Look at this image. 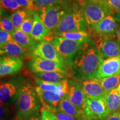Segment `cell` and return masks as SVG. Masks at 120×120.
Wrapping results in <instances>:
<instances>
[{
	"label": "cell",
	"instance_id": "1",
	"mask_svg": "<svg viewBox=\"0 0 120 120\" xmlns=\"http://www.w3.org/2000/svg\"><path fill=\"white\" fill-rule=\"evenodd\" d=\"M103 60L94 41L85 43L75 57L70 68L72 77L79 82L94 79Z\"/></svg>",
	"mask_w": 120,
	"mask_h": 120
},
{
	"label": "cell",
	"instance_id": "2",
	"mask_svg": "<svg viewBox=\"0 0 120 120\" xmlns=\"http://www.w3.org/2000/svg\"><path fill=\"white\" fill-rule=\"evenodd\" d=\"M35 87L29 81L25 80L21 87L15 103V114L19 120L38 112L41 107Z\"/></svg>",
	"mask_w": 120,
	"mask_h": 120
},
{
	"label": "cell",
	"instance_id": "3",
	"mask_svg": "<svg viewBox=\"0 0 120 120\" xmlns=\"http://www.w3.org/2000/svg\"><path fill=\"white\" fill-rule=\"evenodd\" d=\"M80 8L89 29L105 17L115 12L105 2L83 0L79 2Z\"/></svg>",
	"mask_w": 120,
	"mask_h": 120
},
{
	"label": "cell",
	"instance_id": "4",
	"mask_svg": "<svg viewBox=\"0 0 120 120\" xmlns=\"http://www.w3.org/2000/svg\"><path fill=\"white\" fill-rule=\"evenodd\" d=\"M89 31V28L79 9H70L60 21L53 32Z\"/></svg>",
	"mask_w": 120,
	"mask_h": 120
},
{
	"label": "cell",
	"instance_id": "5",
	"mask_svg": "<svg viewBox=\"0 0 120 120\" xmlns=\"http://www.w3.org/2000/svg\"><path fill=\"white\" fill-rule=\"evenodd\" d=\"M70 8L66 4L62 1L56 4L41 7L38 13L46 27L51 31H53Z\"/></svg>",
	"mask_w": 120,
	"mask_h": 120
},
{
	"label": "cell",
	"instance_id": "6",
	"mask_svg": "<svg viewBox=\"0 0 120 120\" xmlns=\"http://www.w3.org/2000/svg\"><path fill=\"white\" fill-rule=\"evenodd\" d=\"M51 43L56 48L64 62L71 68L73 60L83 44L86 42L73 41L62 37H54Z\"/></svg>",
	"mask_w": 120,
	"mask_h": 120
},
{
	"label": "cell",
	"instance_id": "7",
	"mask_svg": "<svg viewBox=\"0 0 120 120\" xmlns=\"http://www.w3.org/2000/svg\"><path fill=\"white\" fill-rule=\"evenodd\" d=\"M28 67L32 72H57L66 75L69 77H72L70 67L65 63L61 61L34 57L30 60Z\"/></svg>",
	"mask_w": 120,
	"mask_h": 120
},
{
	"label": "cell",
	"instance_id": "8",
	"mask_svg": "<svg viewBox=\"0 0 120 120\" xmlns=\"http://www.w3.org/2000/svg\"><path fill=\"white\" fill-rule=\"evenodd\" d=\"M120 19V13L114 12L90 28L89 32L91 35L95 37L116 36Z\"/></svg>",
	"mask_w": 120,
	"mask_h": 120
},
{
	"label": "cell",
	"instance_id": "9",
	"mask_svg": "<svg viewBox=\"0 0 120 120\" xmlns=\"http://www.w3.org/2000/svg\"><path fill=\"white\" fill-rule=\"evenodd\" d=\"M26 79L22 76H16L1 83L0 101L2 105H13L15 103L21 87Z\"/></svg>",
	"mask_w": 120,
	"mask_h": 120
},
{
	"label": "cell",
	"instance_id": "10",
	"mask_svg": "<svg viewBox=\"0 0 120 120\" xmlns=\"http://www.w3.org/2000/svg\"><path fill=\"white\" fill-rule=\"evenodd\" d=\"M94 41L99 54L104 60L120 56V40L117 36L95 37Z\"/></svg>",
	"mask_w": 120,
	"mask_h": 120
},
{
	"label": "cell",
	"instance_id": "11",
	"mask_svg": "<svg viewBox=\"0 0 120 120\" xmlns=\"http://www.w3.org/2000/svg\"><path fill=\"white\" fill-rule=\"evenodd\" d=\"M29 53L31 58L38 57L46 60L64 62L51 42L44 39L36 42L32 45L29 49Z\"/></svg>",
	"mask_w": 120,
	"mask_h": 120
},
{
	"label": "cell",
	"instance_id": "12",
	"mask_svg": "<svg viewBox=\"0 0 120 120\" xmlns=\"http://www.w3.org/2000/svg\"><path fill=\"white\" fill-rule=\"evenodd\" d=\"M82 114L90 118L102 120L109 115L106 97L100 98H87Z\"/></svg>",
	"mask_w": 120,
	"mask_h": 120
},
{
	"label": "cell",
	"instance_id": "13",
	"mask_svg": "<svg viewBox=\"0 0 120 120\" xmlns=\"http://www.w3.org/2000/svg\"><path fill=\"white\" fill-rule=\"evenodd\" d=\"M68 85L67 96L77 110L82 113L87 97L83 91L82 82L70 79L68 80Z\"/></svg>",
	"mask_w": 120,
	"mask_h": 120
},
{
	"label": "cell",
	"instance_id": "14",
	"mask_svg": "<svg viewBox=\"0 0 120 120\" xmlns=\"http://www.w3.org/2000/svg\"><path fill=\"white\" fill-rule=\"evenodd\" d=\"M35 88L43 109L52 112L57 110L62 96L53 91L42 90L37 86Z\"/></svg>",
	"mask_w": 120,
	"mask_h": 120
},
{
	"label": "cell",
	"instance_id": "15",
	"mask_svg": "<svg viewBox=\"0 0 120 120\" xmlns=\"http://www.w3.org/2000/svg\"><path fill=\"white\" fill-rule=\"evenodd\" d=\"M22 59L8 56H1L0 59V76L1 77L17 73L23 67Z\"/></svg>",
	"mask_w": 120,
	"mask_h": 120
},
{
	"label": "cell",
	"instance_id": "16",
	"mask_svg": "<svg viewBox=\"0 0 120 120\" xmlns=\"http://www.w3.org/2000/svg\"><path fill=\"white\" fill-rule=\"evenodd\" d=\"M118 75H120V56L103 60L95 78L102 79Z\"/></svg>",
	"mask_w": 120,
	"mask_h": 120
},
{
	"label": "cell",
	"instance_id": "17",
	"mask_svg": "<svg viewBox=\"0 0 120 120\" xmlns=\"http://www.w3.org/2000/svg\"><path fill=\"white\" fill-rule=\"evenodd\" d=\"M82 87L87 98L106 97L107 93L103 89L97 78L82 81Z\"/></svg>",
	"mask_w": 120,
	"mask_h": 120
},
{
	"label": "cell",
	"instance_id": "18",
	"mask_svg": "<svg viewBox=\"0 0 120 120\" xmlns=\"http://www.w3.org/2000/svg\"><path fill=\"white\" fill-rule=\"evenodd\" d=\"M1 56H8L20 59H26L30 57L29 49L22 47L14 40L9 42L1 47Z\"/></svg>",
	"mask_w": 120,
	"mask_h": 120
},
{
	"label": "cell",
	"instance_id": "19",
	"mask_svg": "<svg viewBox=\"0 0 120 120\" xmlns=\"http://www.w3.org/2000/svg\"><path fill=\"white\" fill-rule=\"evenodd\" d=\"M34 80L37 86L42 90L56 92L62 96L66 95L68 92V79L58 82L45 81L37 78H34Z\"/></svg>",
	"mask_w": 120,
	"mask_h": 120
},
{
	"label": "cell",
	"instance_id": "20",
	"mask_svg": "<svg viewBox=\"0 0 120 120\" xmlns=\"http://www.w3.org/2000/svg\"><path fill=\"white\" fill-rule=\"evenodd\" d=\"M50 32V30L45 26L38 12L36 11L34 13V25L30 36L34 41L37 42L45 39V37L49 35Z\"/></svg>",
	"mask_w": 120,
	"mask_h": 120
},
{
	"label": "cell",
	"instance_id": "21",
	"mask_svg": "<svg viewBox=\"0 0 120 120\" xmlns=\"http://www.w3.org/2000/svg\"><path fill=\"white\" fill-rule=\"evenodd\" d=\"M53 35L55 37H62L73 41L81 42H89L92 41L91 35L89 31H76V32H53Z\"/></svg>",
	"mask_w": 120,
	"mask_h": 120
},
{
	"label": "cell",
	"instance_id": "22",
	"mask_svg": "<svg viewBox=\"0 0 120 120\" xmlns=\"http://www.w3.org/2000/svg\"><path fill=\"white\" fill-rule=\"evenodd\" d=\"M106 101L109 115L120 109V94L117 87L107 93Z\"/></svg>",
	"mask_w": 120,
	"mask_h": 120
},
{
	"label": "cell",
	"instance_id": "23",
	"mask_svg": "<svg viewBox=\"0 0 120 120\" xmlns=\"http://www.w3.org/2000/svg\"><path fill=\"white\" fill-rule=\"evenodd\" d=\"M34 78H37L42 81L52 82H58L68 80V77L63 73L57 72H32Z\"/></svg>",
	"mask_w": 120,
	"mask_h": 120
},
{
	"label": "cell",
	"instance_id": "24",
	"mask_svg": "<svg viewBox=\"0 0 120 120\" xmlns=\"http://www.w3.org/2000/svg\"><path fill=\"white\" fill-rule=\"evenodd\" d=\"M57 110L68 114L76 119L79 118L82 115L81 112L79 111L70 101L67 95L62 96Z\"/></svg>",
	"mask_w": 120,
	"mask_h": 120
},
{
	"label": "cell",
	"instance_id": "25",
	"mask_svg": "<svg viewBox=\"0 0 120 120\" xmlns=\"http://www.w3.org/2000/svg\"><path fill=\"white\" fill-rule=\"evenodd\" d=\"M12 36L15 41L26 49H29L36 42L31 36L23 32L19 28L15 30L12 34Z\"/></svg>",
	"mask_w": 120,
	"mask_h": 120
},
{
	"label": "cell",
	"instance_id": "26",
	"mask_svg": "<svg viewBox=\"0 0 120 120\" xmlns=\"http://www.w3.org/2000/svg\"><path fill=\"white\" fill-rule=\"evenodd\" d=\"M97 79L103 89L107 92L117 87L120 83V75Z\"/></svg>",
	"mask_w": 120,
	"mask_h": 120
},
{
	"label": "cell",
	"instance_id": "27",
	"mask_svg": "<svg viewBox=\"0 0 120 120\" xmlns=\"http://www.w3.org/2000/svg\"><path fill=\"white\" fill-rule=\"evenodd\" d=\"M0 28L11 34H13L16 30L11 19V15H9L8 11L2 9H1Z\"/></svg>",
	"mask_w": 120,
	"mask_h": 120
},
{
	"label": "cell",
	"instance_id": "28",
	"mask_svg": "<svg viewBox=\"0 0 120 120\" xmlns=\"http://www.w3.org/2000/svg\"><path fill=\"white\" fill-rule=\"evenodd\" d=\"M31 11L32 10L21 8L11 13V19L12 21L15 29H17L20 27L21 25L25 20V19L27 17Z\"/></svg>",
	"mask_w": 120,
	"mask_h": 120
},
{
	"label": "cell",
	"instance_id": "29",
	"mask_svg": "<svg viewBox=\"0 0 120 120\" xmlns=\"http://www.w3.org/2000/svg\"><path fill=\"white\" fill-rule=\"evenodd\" d=\"M36 11H31L19 28L26 34L30 35L34 23V13Z\"/></svg>",
	"mask_w": 120,
	"mask_h": 120
},
{
	"label": "cell",
	"instance_id": "30",
	"mask_svg": "<svg viewBox=\"0 0 120 120\" xmlns=\"http://www.w3.org/2000/svg\"><path fill=\"white\" fill-rule=\"evenodd\" d=\"M0 6L1 9L11 13L22 8L16 0H0Z\"/></svg>",
	"mask_w": 120,
	"mask_h": 120
},
{
	"label": "cell",
	"instance_id": "31",
	"mask_svg": "<svg viewBox=\"0 0 120 120\" xmlns=\"http://www.w3.org/2000/svg\"><path fill=\"white\" fill-rule=\"evenodd\" d=\"M16 1L22 8L34 11H38L40 9L34 4V2L32 0H16Z\"/></svg>",
	"mask_w": 120,
	"mask_h": 120
},
{
	"label": "cell",
	"instance_id": "32",
	"mask_svg": "<svg viewBox=\"0 0 120 120\" xmlns=\"http://www.w3.org/2000/svg\"><path fill=\"white\" fill-rule=\"evenodd\" d=\"M12 105H2L1 104L0 111H1V120H8L10 115H12Z\"/></svg>",
	"mask_w": 120,
	"mask_h": 120
},
{
	"label": "cell",
	"instance_id": "33",
	"mask_svg": "<svg viewBox=\"0 0 120 120\" xmlns=\"http://www.w3.org/2000/svg\"><path fill=\"white\" fill-rule=\"evenodd\" d=\"M12 40H13L12 34L3 30H0V47Z\"/></svg>",
	"mask_w": 120,
	"mask_h": 120
},
{
	"label": "cell",
	"instance_id": "34",
	"mask_svg": "<svg viewBox=\"0 0 120 120\" xmlns=\"http://www.w3.org/2000/svg\"><path fill=\"white\" fill-rule=\"evenodd\" d=\"M62 0H34V4L39 8L60 2Z\"/></svg>",
	"mask_w": 120,
	"mask_h": 120
},
{
	"label": "cell",
	"instance_id": "35",
	"mask_svg": "<svg viewBox=\"0 0 120 120\" xmlns=\"http://www.w3.org/2000/svg\"><path fill=\"white\" fill-rule=\"evenodd\" d=\"M41 120H58L53 112L43 108L41 111Z\"/></svg>",
	"mask_w": 120,
	"mask_h": 120
},
{
	"label": "cell",
	"instance_id": "36",
	"mask_svg": "<svg viewBox=\"0 0 120 120\" xmlns=\"http://www.w3.org/2000/svg\"><path fill=\"white\" fill-rule=\"evenodd\" d=\"M106 3L115 12L120 14V0H106Z\"/></svg>",
	"mask_w": 120,
	"mask_h": 120
},
{
	"label": "cell",
	"instance_id": "37",
	"mask_svg": "<svg viewBox=\"0 0 120 120\" xmlns=\"http://www.w3.org/2000/svg\"><path fill=\"white\" fill-rule=\"evenodd\" d=\"M53 113L55 114L58 120H76L73 117L60 111L56 110L53 111Z\"/></svg>",
	"mask_w": 120,
	"mask_h": 120
},
{
	"label": "cell",
	"instance_id": "38",
	"mask_svg": "<svg viewBox=\"0 0 120 120\" xmlns=\"http://www.w3.org/2000/svg\"><path fill=\"white\" fill-rule=\"evenodd\" d=\"M103 120H120V109L116 112L109 114Z\"/></svg>",
	"mask_w": 120,
	"mask_h": 120
},
{
	"label": "cell",
	"instance_id": "39",
	"mask_svg": "<svg viewBox=\"0 0 120 120\" xmlns=\"http://www.w3.org/2000/svg\"><path fill=\"white\" fill-rule=\"evenodd\" d=\"M22 120H41V113H40L39 111L35 112Z\"/></svg>",
	"mask_w": 120,
	"mask_h": 120
},
{
	"label": "cell",
	"instance_id": "40",
	"mask_svg": "<svg viewBox=\"0 0 120 120\" xmlns=\"http://www.w3.org/2000/svg\"><path fill=\"white\" fill-rule=\"evenodd\" d=\"M76 120H94V119H92V118H90L89 117H88L85 116V115L82 114L81 116L79 117V118L76 119Z\"/></svg>",
	"mask_w": 120,
	"mask_h": 120
},
{
	"label": "cell",
	"instance_id": "41",
	"mask_svg": "<svg viewBox=\"0 0 120 120\" xmlns=\"http://www.w3.org/2000/svg\"><path fill=\"white\" fill-rule=\"evenodd\" d=\"M117 35L118 37L120 40V19L118 23L117 29Z\"/></svg>",
	"mask_w": 120,
	"mask_h": 120
},
{
	"label": "cell",
	"instance_id": "42",
	"mask_svg": "<svg viewBox=\"0 0 120 120\" xmlns=\"http://www.w3.org/2000/svg\"><path fill=\"white\" fill-rule=\"evenodd\" d=\"M91 1H95V2H103L106 3V0H91Z\"/></svg>",
	"mask_w": 120,
	"mask_h": 120
},
{
	"label": "cell",
	"instance_id": "43",
	"mask_svg": "<svg viewBox=\"0 0 120 120\" xmlns=\"http://www.w3.org/2000/svg\"><path fill=\"white\" fill-rule=\"evenodd\" d=\"M117 89H118V92H119V93L120 94V83L118 85V86L117 87Z\"/></svg>",
	"mask_w": 120,
	"mask_h": 120
},
{
	"label": "cell",
	"instance_id": "44",
	"mask_svg": "<svg viewBox=\"0 0 120 120\" xmlns=\"http://www.w3.org/2000/svg\"><path fill=\"white\" fill-rule=\"evenodd\" d=\"M14 120H19V118L17 117H16V118H15V119Z\"/></svg>",
	"mask_w": 120,
	"mask_h": 120
},
{
	"label": "cell",
	"instance_id": "45",
	"mask_svg": "<svg viewBox=\"0 0 120 120\" xmlns=\"http://www.w3.org/2000/svg\"><path fill=\"white\" fill-rule=\"evenodd\" d=\"M78 1H79V2H81V1H83V0H78Z\"/></svg>",
	"mask_w": 120,
	"mask_h": 120
},
{
	"label": "cell",
	"instance_id": "46",
	"mask_svg": "<svg viewBox=\"0 0 120 120\" xmlns=\"http://www.w3.org/2000/svg\"><path fill=\"white\" fill-rule=\"evenodd\" d=\"M32 1H34V0H32Z\"/></svg>",
	"mask_w": 120,
	"mask_h": 120
}]
</instances>
